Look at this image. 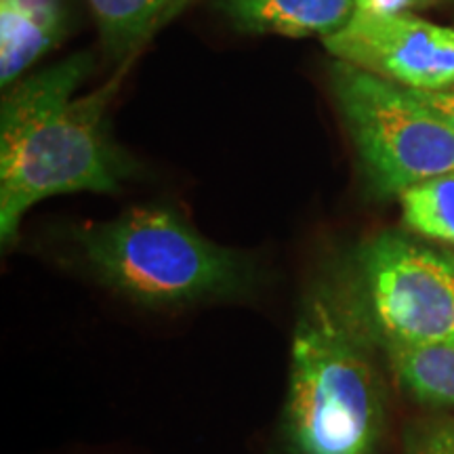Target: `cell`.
I'll use <instances>...</instances> for the list:
<instances>
[{
	"label": "cell",
	"mask_w": 454,
	"mask_h": 454,
	"mask_svg": "<svg viewBox=\"0 0 454 454\" xmlns=\"http://www.w3.org/2000/svg\"><path fill=\"white\" fill-rule=\"evenodd\" d=\"M90 55L78 53L15 84L0 110V240L20 236L21 219L57 194H114L129 162L112 145L106 110L118 89L112 81L76 98Z\"/></svg>",
	"instance_id": "cell-1"
},
{
	"label": "cell",
	"mask_w": 454,
	"mask_h": 454,
	"mask_svg": "<svg viewBox=\"0 0 454 454\" xmlns=\"http://www.w3.org/2000/svg\"><path fill=\"white\" fill-rule=\"evenodd\" d=\"M368 331L340 276L328 274L301 303L293 333L282 438L291 454H377L383 385Z\"/></svg>",
	"instance_id": "cell-2"
},
{
	"label": "cell",
	"mask_w": 454,
	"mask_h": 454,
	"mask_svg": "<svg viewBox=\"0 0 454 454\" xmlns=\"http://www.w3.org/2000/svg\"><path fill=\"white\" fill-rule=\"evenodd\" d=\"M90 270L144 308H181L251 286L253 268L168 207H137L76 234Z\"/></svg>",
	"instance_id": "cell-3"
},
{
	"label": "cell",
	"mask_w": 454,
	"mask_h": 454,
	"mask_svg": "<svg viewBox=\"0 0 454 454\" xmlns=\"http://www.w3.org/2000/svg\"><path fill=\"white\" fill-rule=\"evenodd\" d=\"M331 89L374 194L400 196L454 170V130L408 89L339 59Z\"/></svg>",
	"instance_id": "cell-4"
},
{
	"label": "cell",
	"mask_w": 454,
	"mask_h": 454,
	"mask_svg": "<svg viewBox=\"0 0 454 454\" xmlns=\"http://www.w3.org/2000/svg\"><path fill=\"white\" fill-rule=\"evenodd\" d=\"M339 276L383 348L454 343V253L383 231Z\"/></svg>",
	"instance_id": "cell-5"
},
{
	"label": "cell",
	"mask_w": 454,
	"mask_h": 454,
	"mask_svg": "<svg viewBox=\"0 0 454 454\" xmlns=\"http://www.w3.org/2000/svg\"><path fill=\"white\" fill-rule=\"evenodd\" d=\"M322 43L334 59L404 89H454V27L414 13L379 17L354 11L348 24Z\"/></svg>",
	"instance_id": "cell-6"
},
{
	"label": "cell",
	"mask_w": 454,
	"mask_h": 454,
	"mask_svg": "<svg viewBox=\"0 0 454 454\" xmlns=\"http://www.w3.org/2000/svg\"><path fill=\"white\" fill-rule=\"evenodd\" d=\"M221 9L244 32L326 38L351 20L356 0H221Z\"/></svg>",
	"instance_id": "cell-7"
},
{
	"label": "cell",
	"mask_w": 454,
	"mask_h": 454,
	"mask_svg": "<svg viewBox=\"0 0 454 454\" xmlns=\"http://www.w3.org/2000/svg\"><path fill=\"white\" fill-rule=\"evenodd\" d=\"M61 0H0V84L9 87L64 32Z\"/></svg>",
	"instance_id": "cell-8"
},
{
	"label": "cell",
	"mask_w": 454,
	"mask_h": 454,
	"mask_svg": "<svg viewBox=\"0 0 454 454\" xmlns=\"http://www.w3.org/2000/svg\"><path fill=\"white\" fill-rule=\"evenodd\" d=\"M391 371L414 400L454 406V343L387 345Z\"/></svg>",
	"instance_id": "cell-9"
},
{
	"label": "cell",
	"mask_w": 454,
	"mask_h": 454,
	"mask_svg": "<svg viewBox=\"0 0 454 454\" xmlns=\"http://www.w3.org/2000/svg\"><path fill=\"white\" fill-rule=\"evenodd\" d=\"M101 41L114 59H122L160 27L170 0H89Z\"/></svg>",
	"instance_id": "cell-10"
},
{
	"label": "cell",
	"mask_w": 454,
	"mask_h": 454,
	"mask_svg": "<svg viewBox=\"0 0 454 454\" xmlns=\"http://www.w3.org/2000/svg\"><path fill=\"white\" fill-rule=\"evenodd\" d=\"M400 204L408 230L454 247V170L408 187L400 194Z\"/></svg>",
	"instance_id": "cell-11"
},
{
	"label": "cell",
	"mask_w": 454,
	"mask_h": 454,
	"mask_svg": "<svg viewBox=\"0 0 454 454\" xmlns=\"http://www.w3.org/2000/svg\"><path fill=\"white\" fill-rule=\"evenodd\" d=\"M434 0H356V11L357 13L366 15H379V17H389V15H406L414 13V11L429 7Z\"/></svg>",
	"instance_id": "cell-12"
},
{
	"label": "cell",
	"mask_w": 454,
	"mask_h": 454,
	"mask_svg": "<svg viewBox=\"0 0 454 454\" xmlns=\"http://www.w3.org/2000/svg\"><path fill=\"white\" fill-rule=\"evenodd\" d=\"M411 90V95L417 101H421L425 107H429L435 116L442 118L448 127L454 130V89L446 90Z\"/></svg>",
	"instance_id": "cell-13"
},
{
	"label": "cell",
	"mask_w": 454,
	"mask_h": 454,
	"mask_svg": "<svg viewBox=\"0 0 454 454\" xmlns=\"http://www.w3.org/2000/svg\"><path fill=\"white\" fill-rule=\"evenodd\" d=\"M431 431H434V434L438 435L442 442H444L448 450L454 454V423L442 425V427H435V429H431Z\"/></svg>",
	"instance_id": "cell-14"
},
{
	"label": "cell",
	"mask_w": 454,
	"mask_h": 454,
	"mask_svg": "<svg viewBox=\"0 0 454 454\" xmlns=\"http://www.w3.org/2000/svg\"><path fill=\"white\" fill-rule=\"evenodd\" d=\"M190 3H192V0H170V4L167 7V11H164V15L160 20V26L167 24V21L173 20V17H177Z\"/></svg>",
	"instance_id": "cell-15"
}]
</instances>
